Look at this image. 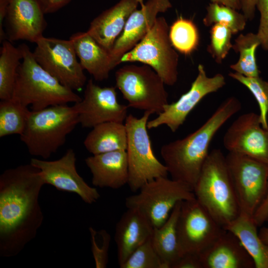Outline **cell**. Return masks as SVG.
<instances>
[{
    "label": "cell",
    "instance_id": "6da1fadb",
    "mask_svg": "<svg viewBox=\"0 0 268 268\" xmlns=\"http://www.w3.org/2000/svg\"><path fill=\"white\" fill-rule=\"evenodd\" d=\"M45 184L39 169L30 163L0 175V256L18 255L35 238L44 219L39 197Z\"/></svg>",
    "mask_w": 268,
    "mask_h": 268
},
{
    "label": "cell",
    "instance_id": "7a4b0ae2",
    "mask_svg": "<svg viewBox=\"0 0 268 268\" xmlns=\"http://www.w3.org/2000/svg\"><path fill=\"white\" fill-rule=\"evenodd\" d=\"M241 108V103L237 98L229 97L195 132L162 145L161 156L172 179L185 183L193 190L209 154L212 139Z\"/></svg>",
    "mask_w": 268,
    "mask_h": 268
},
{
    "label": "cell",
    "instance_id": "3957f363",
    "mask_svg": "<svg viewBox=\"0 0 268 268\" xmlns=\"http://www.w3.org/2000/svg\"><path fill=\"white\" fill-rule=\"evenodd\" d=\"M23 59L18 68L12 99L31 105L32 111L79 102L82 98L64 86L36 61L28 46H19Z\"/></svg>",
    "mask_w": 268,
    "mask_h": 268
},
{
    "label": "cell",
    "instance_id": "277c9868",
    "mask_svg": "<svg viewBox=\"0 0 268 268\" xmlns=\"http://www.w3.org/2000/svg\"><path fill=\"white\" fill-rule=\"evenodd\" d=\"M193 191L197 201L224 228L239 215L225 156L219 149L209 152Z\"/></svg>",
    "mask_w": 268,
    "mask_h": 268
},
{
    "label": "cell",
    "instance_id": "5b68a950",
    "mask_svg": "<svg viewBox=\"0 0 268 268\" xmlns=\"http://www.w3.org/2000/svg\"><path fill=\"white\" fill-rule=\"evenodd\" d=\"M77 124L78 115L74 105L31 110L20 139L30 155L47 159L65 143Z\"/></svg>",
    "mask_w": 268,
    "mask_h": 268
},
{
    "label": "cell",
    "instance_id": "8992f818",
    "mask_svg": "<svg viewBox=\"0 0 268 268\" xmlns=\"http://www.w3.org/2000/svg\"><path fill=\"white\" fill-rule=\"evenodd\" d=\"M152 114L149 111H144L140 118L130 114L125 121L127 134L128 184L133 192L138 191L147 182L167 177L168 174L167 167L156 157L151 147L147 124Z\"/></svg>",
    "mask_w": 268,
    "mask_h": 268
},
{
    "label": "cell",
    "instance_id": "52a82bcc",
    "mask_svg": "<svg viewBox=\"0 0 268 268\" xmlns=\"http://www.w3.org/2000/svg\"><path fill=\"white\" fill-rule=\"evenodd\" d=\"M115 80L128 107L158 115L169 103L164 81L146 65L120 67L115 72Z\"/></svg>",
    "mask_w": 268,
    "mask_h": 268
},
{
    "label": "cell",
    "instance_id": "ba28073f",
    "mask_svg": "<svg viewBox=\"0 0 268 268\" xmlns=\"http://www.w3.org/2000/svg\"><path fill=\"white\" fill-rule=\"evenodd\" d=\"M194 198V191L188 185L160 177L144 184L137 194L126 198L125 204L127 208L139 211L157 228L165 222L179 201Z\"/></svg>",
    "mask_w": 268,
    "mask_h": 268
},
{
    "label": "cell",
    "instance_id": "9c48e42d",
    "mask_svg": "<svg viewBox=\"0 0 268 268\" xmlns=\"http://www.w3.org/2000/svg\"><path fill=\"white\" fill-rule=\"evenodd\" d=\"M169 26L166 19L157 17L145 37L122 57L123 62H139L150 67L169 86L178 77L179 55L169 37Z\"/></svg>",
    "mask_w": 268,
    "mask_h": 268
},
{
    "label": "cell",
    "instance_id": "30bf717a",
    "mask_svg": "<svg viewBox=\"0 0 268 268\" xmlns=\"http://www.w3.org/2000/svg\"><path fill=\"white\" fill-rule=\"evenodd\" d=\"M225 158L240 213L253 217L267 192L268 165L235 152Z\"/></svg>",
    "mask_w": 268,
    "mask_h": 268
},
{
    "label": "cell",
    "instance_id": "8fae6325",
    "mask_svg": "<svg viewBox=\"0 0 268 268\" xmlns=\"http://www.w3.org/2000/svg\"><path fill=\"white\" fill-rule=\"evenodd\" d=\"M35 43L33 56L45 70L73 90L83 87L86 76L70 40L43 36Z\"/></svg>",
    "mask_w": 268,
    "mask_h": 268
},
{
    "label": "cell",
    "instance_id": "7c38bea8",
    "mask_svg": "<svg viewBox=\"0 0 268 268\" xmlns=\"http://www.w3.org/2000/svg\"><path fill=\"white\" fill-rule=\"evenodd\" d=\"M225 231L196 198L181 201L177 231L183 254L200 255Z\"/></svg>",
    "mask_w": 268,
    "mask_h": 268
},
{
    "label": "cell",
    "instance_id": "4fadbf2b",
    "mask_svg": "<svg viewBox=\"0 0 268 268\" xmlns=\"http://www.w3.org/2000/svg\"><path fill=\"white\" fill-rule=\"evenodd\" d=\"M226 84L225 78L221 73L209 77L203 65L198 67L197 75L189 90L176 102L168 103L154 119L148 121V129L166 125L172 132H176L184 124L188 116L206 95L217 91Z\"/></svg>",
    "mask_w": 268,
    "mask_h": 268
},
{
    "label": "cell",
    "instance_id": "5bb4252c",
    "mask_svg": "<svg viewBox=\"0 0 268 268\" xmlns=\"http://www.w3.org/2000/svg\"><path fill=\"white\" fill-rule=\"evenodd\" d=\"M73 105L79 124L85 128L109 122L123 123L128 115V106L119 103L115 87H101L91 79L86 84L83 98Z\"/></svg>",
    "mask_w": 268,
    "mask_h": 268
},
{
    "label": "cell",
    "instance_id": "9a60e30c",
    "mask_svg": "<svg viewBox=\"0 0 268 268\" xmlns=\"http://www.w3.org/2000/svg\"><path fill=\"white\" fill-rule=\"evenodd\" d=\"M76 160L74 150L69 148L57 160L48 161L33 158L30 163L39 169L45 184L60 191L75 194L84 202L92 204L99 199L100 194L78 173Z\"/></svg>",
    "mask_w": 268,
    "mask_h": 268
},
{
    "label": "cell",
    "instance_id": "2e32d148",
    "mask_svg": "<svg viewBox=\"0 0 268 268\" xmlns=\"http://www.w3.org/2000/svg\"><path fill=\"white\" fill-rule=\"evenodd\" d=\"M228 152L247 155L268 165V129L261 125L259 115L249 112L239 116L223 139Z\"/></svg>",
    "mask_w": 268,
    "mask_h": 268
},
{
    "label": "cell",
    "instance_id": "e0dca14e",
    "mask_svg": "<svg viewBox=\"0 0 268 268\" xmlns=\"http://www.w3.org/2000/svg\"><path fill=\"white\" fill-rule=\"evenodd\" d=\"M171 7L169 0H148L140 9H136L131 14L110 52L114 68L120 64L123 55L145 37L154 24L158 14Z\"/></svg>",
    "mask_w": 268,
    "mask_h": 268
},
{
    "label": "cell",
    "instance_id": "ac0fdd59",
    "mask_svg": "<svg viewBox=\"0 0 268 268\" xmlns=\"http://www.w3.org/2000/svg\"><path fill=\"white\" fill-rule=\"evenodd\" d=\"M38 0H10L5 21L7 40L36 43L47 26Z\"/></svg>",
    "mask_w": 268,
    "mask_h": 268
},
{
    "label": "cell",
    "instance_id": "d6986e66",
    "mask_svg": "<svg viewBox=\"0 0 268 268\" xmlns=\"http://www.w3.org/2000/svg\"><path fill=\"white\" fill-rule=\"evenodd\" d=\"M202 268H252L253 259L239 238L225 231L200 255Z\"/></svg>",
    "mask_w": 268,
    "mask_h": 268
},
{
    "label": "cell",
    "instance_id": "ffe728a7",
    "mask_svg": "<svg viewBox=\"0 0 268 268\" xmlns=\"http://www.w3.org/2000/svg\"><path fill=\"white\" fill-rule=\"evenodd\" d=\"M95 187L118 189L128 184L129 166L126 150L92 155L85 159Z\"/></svg>",
    "mask_w": 268,
    "mask_h": 268
},
{
    "label": "cell",
    "instance_id": "44dd1931",
    "mask_svg": "<svg viewBox=\"0 0 268 268\" xmlns=\"http://www.w3.org/2000/svg\"><path fill=\"white\" fill-rule=\"evenodd\" d=\"M154 227L148 219L137 210L128 208L117 222L115 240L119 266L139 246L150 238Z\"/></svg>",
    "mask_w": 268,
    "mask_h": 268
},
{
    "label": "cell",
    "instance_id": "7402d4cb",
    "mask_svg": "<svg viewBox=\"0 0 268 268\" xmlns=\"http://www.w3.org/2000/svg\"><path fill=\"white\" fill-rule=\"evenodd\" d=\"M138 4L136 0H120L95 17L86 32L110 52L129 17Z\"/></svg>",
    "mask_w": 268,
    "mask_h": 268
},
{
    "label": "cell",
    "instance_id": "603a6c76",
    "mask_svg": "<svg viewBox=\"0 0 268 268\" xmlns=\"http://www.w3.org/2000/svg\"><path fill=\"white\" fill-rule=\"evenodd\" d=\"M79 62L96 81L107 79L114 68L110 52L101 46L87 32H78L69 38Z\"/></svg>",
    "mask_w": 268,
    "mask_h": 268
},
{
    "label": "cell",
    "instance_id": "cb8c5ba5",
    "mask_svg": "<svg viewBox=\"0 0 268 268\" xmlns=\"http://www.w3.org/2000/svg\"><path fill=\"white\" fill-rule=\"evenodd\" d=\"M252 217L240 213L224 229L234 234L253 260L255 268H268V245L261 239Z\"/></svg>",
    "mask_w": 268,
    "mask_h": 268
},
{
    "label": "cell",
    "instance_id": "d4e9b609",
    "mask_svg": "<svg viewBox=\"0 0 268 268\" xmlns=\"http://www.w3.org/2000/svg\"><path fill=\"white\" fill-rule=\"evenodd\" d=\"M83 144L92 155L117 150H126L127 134L125 124L109 122L92 128Z\"/></svg>",
    "mask_w": 268,
    "mask_h": 268
},
{
    "label": "cell",
    "instance_id": "484cf974",
    "mask_svg": "<svg viewBox=\"0 0 268 268\" xmlns=\"http://www.w3.org/2000/svg\"><path fill=\"white\" fill-rule=\"evenodd\" d=\"M181 201L175 206L162 225L154 228L151 236L153 246L166 268H172L183 255L179 244L177 231Z\"/></svg>",
    "mask_w": 268,
    "mask_h": 268
},
{
    "label": "cell",
    "instance_id": "4316f807",
    "mask_svg": "<svg viewBox=\"0 0 268 268\" xmlns=\"http://www.w3.org/2000/svg\"><path fill=\"white\" fill-rule=\"evenodd\" d=\"M0 51V99H12L18 68L23 59L19 47L10 41H2Z\"/></svg>",
    "mask_w": 268,
    "mask_h": 268
},
{
    "label": "cell",
    "instance_id": "83f0119b",
    "mask_svg": "<svg viewBox=\"0 0 268 268\" xmlns=\"http://www.w3.org/2000/svg\"><path fill=\"white\" fill-rule=\"evenodd\" d=\"M260 46V41L256 33L249 32L239 35L235 40L232 49L239 53V57L235 63L230 66V68L246 77L260 76L256 51Z\"/></svg>",
    "mask_w": 268,
    "mask_h": 268
},
{
    "label": "cell",
    "instance_id": "f1b7e54d",
    "mask_svg": "<svg viewBox=\"0 0 268 268\" xmlns=\"http://www.w3.org/2000/svg\"><path fill=\"white\" fill-rule=\"evenodd\" d=\"M31 111L12 99L0 102V137L23 132Z\"/></svg>",
    "mask_w": 268,
    "mask_h": 268
},
{
    "label": "cell",
    "instance_id": "f546056e",
    "mask_svg": "<svg viewBox=\"0 0 268 268\" xmlns=\"http://www.w3.org/2000/svg\"><path fill=\"white\" fill-rule=\"evenodd\" d=\"M169 37L174 48L185 55L193 53L200 43L197 25L192 20L182 16L178 17L169 27Z\"/></svg>",
    "mask_w": 268,
    "mask_h": 268
},
{
    "label": "cell",
    "instance_id": "4dcf8cb0",
    "mask_svg": "<svg viewBox=\"0 0 268 268\" xmlns=\"http://www.w3.org/2000/svg\"><path fill=\"white\" fill-rule=\"evenodd\" d=\"M206 13L203 23L206 27L215 24L223 25L233 34L243 31L247 19L245 15L232 7L216 3L210 2L206 6Z\"/></svg>",
    "mask_w": 268,
    "mask_h": 268
},
{
    "label": "cell",
    "instance_id": "1f68e13d",
    "mask_svg": "<svg viewBox=\"0 0 268 268\" xmlns=\"http://www.w3.org/2000/svg\"><path fill=\"white\" fill-rule=\"evenodd\" d=\"M228 75L247 87L253 94L259 106L261 125L268 129V82L260 76L246 77L236 72H230Z\"/></svg>",
    "mask_w": 268,
    "mask_h": 268
},
{
    "label": "cell",
    "instance_id": "d6a6232c",
    "mask_svg": "<svg viewBox=\"0 0 268 268\" xmlns=\"http://www.w3.org/2000/svg\"><path fill=\"white\" fill-rule=\"evenodd\" d=\"M120 268H166V267L154 249L151 237L134 251Z\"/></svg>",
    "mask_w": 268,
    "mask_h": 268
},
{
    "label": "cell",
    "instance_id": "836d02e7",
    "mask_svg": "<svg viewBox=\"0 0 268 268\" xmlns=\"http://www.w3.org/2000/svg\"><path fill=\"white\" fill-rule=\"evenodd\" d=\"M232 31L227 27L219 24L211 26L210 42L207 51L217 64H221L232 49Z\"/></svg>",
    "mask_w": 268,
    "mask_h": 268
},
{
    "label": "cell",
    "instance_id": "e575fe53",
    "mask_svg": "<svg viewBox=\"0 0 268 268\" xmlns=\"http://www.w3.org/2000/svg\"><path fill=\"white\" fill-rule=\"evenodd\" d=\"M91 236V251L96 268H105L108 263V251L111 236L104 229L96 230L89 227Z\"/></svg>",
    "mask_w": 268,
    "mask_h": 268
},
{
    "label": "cell",
    "instance_id": "d590c367",
    "mask_svg": "<svg viewBox=\"0 0 268 268\" xmlns=\"http://www.w3.org/2000/svg\"><path fill=\"white\" fill-rule=\"evenodd\" d=\"M256 9L260 14V23L256 33L261 47L268 51V0H257Z\"/></svg>",
    "mask_w": 268,
    "mask_h": 268
},
{
    "label": "cell",
    "instance_id": "8d00e7d4",
    "mask_svg": "<svg viewBox=\"0 0 268 268\" xmlns=\"http://www.w3.org/2000/svg\"><path fill=\"white\" fill-rule=\"evenodd\" d=\"M172 268H202L200 255L185 253L173 265Z\"/></svg>",
    "mask_w": 268,
    "mask_h": 268
},
{
    "label": "cell",
    "instance_id": "74e56055",
    "mask_svg": "<svg viewBox=\"0 0 268 268\" xmlns=\"http://www.w3.org/2000/svg\"><path fill=\"white\" fill-rule=\"evenodd\" d=\"M253 218L258 226L268 220V186L266 195L253 215Z\"/></svg>",
    "mask_w": 268,
    "mask_h": 268
},
{
    "label": "cell",
    "instance_id": "f35d334b",
    "mask_svg": "<svg viewBox=\"0 0 268 268\" xmlns=\"http://www.w3.org/2000/svg\"><path fill=\"white\" fill-rule=\"evenodd\" d=\"M45 14L54 13L67 4L71 0H38Z\"/></svg>",
    "mask_w": 268,
    "mask_h": 268
},
{
    "label": "cell",
    "instance_id": "ab89813d",
    "mask_svg": "<svg viewBox=\"0 0 268 268\" xmlns=\"http://www.w3.org/2000/svg\"><path fill=\"white\" fill-rule=\"evenodd\" d=\"M256 3L257 0H241V10L248 20H252L255 17Z\"/></svg>",
    "mask_w": 268,
    "mask_h": 268
},
{
    "label": "cell",
    "instance_id": "60d3db41",
    "mask_svg": "<svg viewBox=\"0 0 268 268\" xmlns=\"http://www.w3.org/2000/svg\"><path fill=\"white\" fill-rule=\"evenodd\" d=\"M10 0H0V41L2 42L7 39L6 35L3 29V23L7 11Z\"/></svg>",
    "mask_w": 268,
    "mask_h": 268
},
{
    "label": "cell",
    "instance_id": "b9f144b4",
    "mask_svg": "<svg viewBox=\"0 0 268 268\" xmlns=\"http://www.w3.org/2000/svg\"><path fill=\"white\" fill-rule=\"evenodd\" d=\"M210 2L216 3L232 7L238 10H241V0H210Z\"/></svg>",
    "mask_w": 268,
    "mask_h": 268
},
{
    "label": "cell",
    "instance_id": "7bdbcfd3",
    "mask_svg": "<svg viewBox=\"0 0 268 268\" xmlns=\"http://www.w3.org/2000/svg\"><path fill=\"white\" fill-rule=\"evenodd\" d=\"M259 235L263 241L268 245V227L262 228L259 232Z\"/></svg>",
    "mask_w": 268,
    "mask_h": 268
},
{
    "label": "cell",
    "instance_id": "ee69618b",
    "mask_svg": "<svg viewBox=\"0 0 268 268\" xmlns=\"http://www.w3.org/2000/svg\"><path fill=\"white\" fill-rule=\"evenodd\" d=\"M138 4H139L141 6V7L143 6L144 4L143 3V0H136Z\"/></svg>",
    "mask_w": 268,
    "mask_h": 268
}]
</instances>
